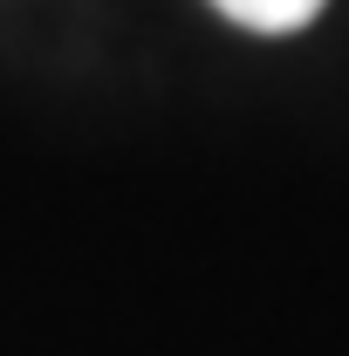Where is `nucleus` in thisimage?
Here are the masks:
<instances>
[{
    "label": "nucleus",
    "mask_w": 349,
    "mask_h": 356,
    "mask_svg": "<svg viewBox=\"0 0 349 356\" xmlns=\"http://www.w3.org/2000/svg\"><path fill=\"white\" fill-rule=\"evenodd\" d=\"M213 7L226 21L254 28V35H295V28H308L322 14V0H213Z\"/></svg>",
    "instance_id": "nucleus-1"
}]
</instances>
